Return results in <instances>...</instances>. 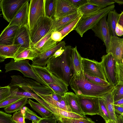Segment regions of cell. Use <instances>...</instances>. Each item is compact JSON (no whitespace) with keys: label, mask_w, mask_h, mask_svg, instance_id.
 <instances>
[{"label":"cell","mask_w":123,"mask_h":123,"mask_svg":"<svg viewBox=\"0 0 123 123\" xmlns=\"http://www.w3.org/2000/svg\"><path fill=\"white\" fill-rule=\"evenodd\" d=\"M11 94V88L9 85L0 87V102L9 97Z\"/></svg>","instance_id":"41"},{"label":"cell","mask_w":123,"mask_h":123,"mask_svg":"<svg viewBox=\"0 0 123 123\" xmlns=\"http://www.w3.org/2000/svg\"><path fill=\"white\" fill-rule=\"evenodd\" d=\"M114 105L123 107V98L114 102Z\"/></svg>","instance_id":"53"},{"label":"cell","mask_w":123,"mask_h":123,"mask_svg":"<svg viewBox=\"0 0 123 123\" xmlns=\"http://www.w3.org/2000/svg\"><path fill=\"white\" fill-rule=\"evenodd\" d=\"M76 95L100 97L112 91L114 86H105L92 82L85 77L84 72L80 76L73 77L69 84Z\"/></svg>","instance_id":"2"},{"label":"cell","mask_w":123,"mask_h":123,"mask_svg":"<svg viewBox=\"0 0 123 123\" xmlns=\"http://www.w3.org/2000/svg\"><path fill=\"white\" fill-rule=\"evenodd\" d=\"M102 9V7L88 2L79 7L78 12L82 16L84 15L96 12Z\"/></svg>","instance_id":"29"},{"label":"cell","mask_w":123,"mask_h":123,"mask_svg":"<svg viewBox=\"0 0 123 123\" xmlns=\"http://www.w3.org/2000/svg\"><path fill=\"white\" fill-rule=\"evenodd\" d=\"M20 48L14 45L0 44V61L3 62L7 58L14 59L16 57Z\"/></svg>","instance_id":"24"},{"label":"cell","mask_w":123,"mask_h":123,"mask_svg":"<svg viewBox=\"0 0 123 123\" xmlns=\"http://www.w3.org/2000/svg\"><path fill=\"white\" fill-rule=\"evenodd\" d=\"M114 101L123 98V85L117 84L113 90Z\"/></svg>","instance_id":"38"},{"label":"cell","mask_w":123,"mask_h":123,"mask_svg":"<svg viewBox=\"0 0 123 123\" xmlns=\"http://www.w3.org/2000/svg\"><path fill=\"white\" fill-rule=\"evenodd\" d=\"M82 62L84 72L108 81L101 62L82 57Z\"/></svg>","instance_id":"9"},{"label":"cell","mask_w":123,"mask_h":123,"mask_svg":"<svg viewBox=\"0 0 123 123\" xmlns=\"http://www.w3.org/2000/svg\"><path fill=\"white\" fill-rule=\"evenodd\" d=\"M115 32L117 36H121L123 35V28L118 23L116 26Z\"/></svg>","instance_id":"49"},{"label":"cell","mask_w":123,"mask_h":123,"mask_svg":"<svg viewBox=\"0 0 123 123\" xmlns=\"http://www.w3.org/2000/svg\"><path fill=\"white\" fill-rule=\"evenodd\" d=\"M98 99L101 116L105 120V122L111 123L110 117L104 100L101 97L98 98Z\"/></svg>","instance_id":"35"},{"label":"cell","mask_w":123,"mask_h":123,"mask_svg":"<svg viewBox=\"0 0 123 123\" xmlns=\"http://www.w3.org/2000/svg\"><path fill=\"white\" fill-rule=\"evenodd\" d=\"M54 22L53 20L46 16L39 18L29 31L31 47L53 30Z\"/></svg>","instance_id":"5"},{"label":"cell","mask_w":123,"mask_h":123,"mask_svg":"<svg viewBox=\"0 0 123 123\" xmlns=\"http://www.w3.org/2000/svg\"><path fill=\"white\" fill-rule=\"evenodd\" d=\"M107 123H111L110 122Z\"/></svg>","instance_id":"60"},{"label":"cell","mask_w":123,"mask_h":123,"mask_svg":"<svg viewBox=\"0 0 123 123\" xmlns=\"http://www.w3.org/2000/svg\"><path fill=\"white\" fill-rule=\"evenodd\" d=\"M117 116V123H123V115H120Z\"/></svg>","instance_id":"55"},{"label":"cell","mask_w":123,"mask_h":123,"mask_svg":"<svg viewBox=\"0 0 123 123\" xmlns=\"http://www.w3.org/2000/svg\"><path fill=\"white\" fill-rule=\"evenodd\" d=\"M88 2L92 3L103 8L107 6L114 4L115 2L113 0H88Z\"/></svg>","instance_id":"42"},{"label":"cell","mask_w":123,"mask_h":123,"mask_svg":"<svg viewBox=\"0 0 123 123\" xmlns=\"http://www.w3.org/2000/svg\"><path fill=\"white\" fill-rule=\"evenodd\" d=\"M32 123H34L33 122V121H32Z\"/></svg>","instance_id":"58"},{"label":"cell","mask_w":123,"mask_h":123,"mask_svg":"<svg viewBox=\"0 0 123 123\" xmlns=\"http://www.w3.org/2000/svg\"><path fill=\"white\" fill-rule=\"evenodd\" d=\"M28 98H25L21 99L4 108L5 112L8 113L18 111L23 109L28 103Z\"/></svg>","instance_id":"30"},{"label":"cell","mask_w":123,"mask_h":123,"mask_svg":"<svg viewBox=\"0 0 123 123\" xmlns=\"http://www.w3.org/2000/svg\"><path fill=\"white\" fill-rule=\"evenodd\" d=\"M58 123H95L89 118L76 119L61 117L57 119Z\"/></svg>","instance_id":"32"},{"label":"cell","mask_w":123,"mask_h":123,"mask_svg":"<svg viewBox=\"0 0 123 123\" xmlns=\"http://www.w3.org/2000/svg\"><path fill=\"white\" fill-rule=\"evenodd\" d=\"M29 59L15 62L13 59L5 65V72L13 70L18 71L21 72L25 77L30 78L41 84L50 87L41 77L35 72L32 66L29 62Z\"/></svg>","instance_id":"4"},{"label":"cell","mask_w":123,"mask_h":123,"mask_svg":"<svg viewBox=\"0 0 123 123\" xmlns=\"http://www.w3.org/2000/svg\"><path fill=\"white\" fill-rule=\"evenodd\" d=\"M76 95L80 109L85 115L101 116L98 98L83 95Z\"/></svg>","instance_id":"6"},{"label":"cell","mask_w":123,"mask_h":123,"mask_svg":"<svg viewBox=\"0 0 123 123\" xmlns=\"http://www.w3.org/2000/svg\"><path fill=\"white\" fill-rule=\"evenodd\" d=\"M107 16L102 18L92 29L95 35L104 42L106 47V53L109 48L111 37L106 19Z\"/></svg>","instance_id":"12"},{"label":"cell","mask_w":123,"mask_h":123,"mask_svg":"<svg viewBox=\"0 0 123 123\" xmlns=\"http://www.w3.org/2000/svg\"><path fill=\"white\" fill-rule=\"evenodd\" d=\"M62 54L56 58L53 56L49 60L46 68L51 73L68 85L73 78V73L70 62L73 48L69 45L64 47Z\"/></svg>","instance_id":"1"},{"label":"cell","mask_w":123,"mask_h":123,"mask_svg":"<svg viewBox=\"0 0 123 123\" xmlns=\"http://www.w3.org/2000/svg\"><path fill=\"white\" fill-rule=\"evenodd\" d=\"M105 123H106V122H105Z\"/></svg>","instance_id":"61"},{"label":"cell","mask_w":123,"mask_h":123,"mask_svg":"<svg viewBox=\"0 0 123 123\" xmlns=\"http://www.w3.org/2000/svg\"><path fill=\"white\" fill-rule=\"evenodd\" d=\"M56 0H45L44 10L45 16L54 19Z\"/></svg>","instance_id":"31"},{"label":"cell","mask_w":123,"mask_h":123,"mask_svg":"<svg viewBox=\"0 0 123 123\" xmlns=\"http://www.w3.org/2000/svg\"><path fill=\"white\" fill-rule=\"evenodd\" d=\"M38 53L32 49L20 48L13 59L15 62L29 59L32 61L38 56Z\"/></svg>","instance_id":"26"},{"label":"cell","mask_w":123,"mask_h":123,"mask_svg":"<svg viewBox=\"0 0 123 123\" xmlns=\"http://www.w3.org/2000/svg\"><path fill=\"white\" fill-rule=\"evenodd\" d=\"M84 74L86 79L93 83L105 86L111 85L108 81L99 78L90 76L85 72H84Z\"/></svg>","instance_id":"39"},{"label":"cell","mask_w":123,"mask_h":123,"mask_svg":"<svg viewBox=\"0 0 123 123\" xmlns=\"http://www.w3.org/2000/svg\"><path fill=\"white\" fill-rule=\"evenodd\" d=\"M64 41L59 42L55 47L41 54L32 61V66L46 67L49 60L53 56L55 53L61 47L65 46Z\"/></svg>","instance_id":"14"},{"label":"cell","mask_w":123,"mask_h":123,"mask_svg":"<svg viewBox=\"0 0 123 123\" xmlns=\"http://www.w3.org/2000/svg\"><path fill=\"white\" fill-rule=\"evenodd\" d=\"M62 34L60 31H53L51 37L53 40L58 42H60L62 39Z\"/></svg>","instance_id":"47"},{"label":"cell","mask_w":123,"mask_h":123,"mask_svg":"<svg viewBox=\"0 0 123 123\" xmlns=\"http://www.w3.org/2000/svg\"><path fill=\"white\" fill-rule=\"evenodd\" d=\"M12 117V115L0 111V123H15Z\"/></svg>","instance_id":"44"},{"label":"cell","mask_w":123,"mask_h":123,"mask_svg":"<svg viewBox=\"0 0 123 123\" xmlns=\"http://www.w3.org/2000/svg\"><path fill=\"white\" fill-rule=\"evenodd\" d=\"M118 23L123 28V11L120 14Z\"/></svg>","instance_id":"54"},{"label":"cell","mask_w":123,"mask_h":123,"mask_svg":"<svg viewBox=\"0 0 123 123\" xmlns=\"http://www.w3.org/2000/svg\"><path fill=\"white\" fill-rule=\"evenodd\" d=\"M113 90L100 97L104 101L110 117L111 123H117V117L115 111Z\"/></svg>","instance_id":"22"},{"label":"cell","mask_w":123,"mask_h":123,"mask_svg":"<svg viewBox=\"0 0 123 123\" xmlns=\"http://www.w3.org/2000/svg\"><path fill=\"white\" fill-rule=\"evenodd\" d=\"M19 27L16 25L6 27L0 36V44L12 45L16 32Z\"/></svg>","instance_id":"20"},{"label":"cell","mask_w":123,"mask_h":123,"mask_svg":"<svg viewBox=\"0 0 123 123\" xmlns=\"http://www.w3.org/2000/svg\"><path fill=\"white\" fill-rule=\"evenodd\" d=\"M101 59V62L107 80L111 85L114 87L117 85L116 62L110 53L103 55Z\"/></svg>","instance_id":"10"},{"label":"cell","mask_w":123,"mask_h":123,"mask_svg":"<svg viewBox=\"0 0 123 123\" xmlns=\"http://www.w3.org/2000/svg\"><path fill=\"white\" fill-rule=\"evenodd\" d=\"M34 123H37L36 122H33Z\"/></svg>","instance_id":"59"},{"label":"cell","mask_w":123,"mask_h":123,"mask_svg":"<svg viewBox=\"0 0 123 123\" xmlns=\"http://www.w3.org/2000/svg\"><path fill=\"white\" fill-rule=\"evenodd\" d=\"M120 14H119L115 10H113L108 14L107 23L109 28L111 36L118 37L116 35L115 30L118 23Z\"/></svg>","instance_id":"27"},{"label":"cell","mask_w":123,"mask_h":123,"mask_svg":"<svg viewBox=\"0 0 123 123\" xmlns=\"http://www.w3.org/2000/svg\"><path fill=\"white\" fill-rule=\"evenodd\" d=\"M78 10L68 0H56L54 20L78 12Z\"/></svg>","instance_id":"15"},{"label":"cell","mask_w":123,"mask_h":123,"mask_svg":"<svg viewBox=\"0 0 123 123\" xmlns=\"http://www.w3.org/2000/svg\"></svg>","instance_id":"62"},{"label":"cell","mask_w":123,"mask_h":123,"mask_svg":"<svg viewBox=\"0 0 123 123\" xmlns=\"http://www.w3.org/2000/svg\"><path fill=\"white\" fill-rule=\"evenodd\" d=\"M28 103L31 108L40 115L42 118H47L53 116V113L39 102H34L31 99Z\"/></svg>","instance_id":"28"},{"label":"cell","mask_w":123,"mask_h":123,"mask_svg":"<svg viewBox=\"0 0 123 123\" xmlns=\"http://www.w3.org/2000/svg\"><path fill=\"white\" fill-rule=\"evenodd\" d=\"M45 0H31L29 5L28 28L31 31L39 18L45 16Z\"/></svg>","instance_id":"8"},{"label":"cell","mask_w":123,"mask_h":123,"mask_svg":"<svg viewBox=\"0 0 123 123\" xmlns=\"http://www.w3.org/2000/svg\"><path fill=\"white\" fill-rule=\"evenodd\" d=\"M111 53L116 62L122 63L123 56V38L111 36L109 48L107 54Z\"/></svg>","instance_id":"17"},{"label":"cell","mask_w":123,"mask_h":123,"mask_svg":"<svg viewBox=\"0 0 123 123\" xmlns=\"http://www.w3.org/2000/svg\"><path fill=\"white\" fill-rule=\"evenodd\" d=\"M115 6L112 5L93 13L82 16L74 30L82 37L85 33L92 29L102 18L113 10Z\"/></svg>","instance_id":"3"},{"label":"cell","mask_w":123,"mask_h":123,"mask_svg":"<svg viewBox=\"0 0 123 123\" xmlns=\"http://www.w3.org/2000/svg\"><path fill=\"white\" fill-rule=\"evenodd\" d=\"M116 79L117 84L123 85V65L116 62Z\"/></svg>","instance_id":"36"},{"label":"cell","mask_w":123,"mask_h":123,"mask_svg":"<svg viewBox=\"0 0 123 123\" xmlns=\"http://www.w3.org/2000/svg\"><path fill=\"white\" fill-rule=\"evenodd\" d=\"M57 120L54 116L44 118H42L38 123H57Z\"/></svg>","instance_id":"48"},{"label":"cell","mask_w":123,"mask_h":123,"mask_svg":"<svg viewBox=\"0 0 123 123\" xmlns=\"http://www.w3.org/2000/svg\"><path fill=\"white\" fill-rule=\"evenodd\" d=\"M122 63L123 64V56L122 60Z\"/></svg>","instance_id":"57"},{"label":"cell","mask_w":123,"mask_h":123,"mask_svg":"<svg viewBox=\"0 0 123 123\" xmlns=\"http://www.w3.org/2000/svg\"><path fill=\"white\" fill-rule=\"evenodd\" d=\"M48 85L53 90L54 92L62 96H64L65 94L68 92L66 90L56 84H48Z\"/></svg>","instance_id":"45"},{"label":"cell","mask_w":123,"mask_h":123,"mask_svg":"<svg viewBox=\"0 0 123 123\" xmlns=\"http://www.w3.org/2000/svg\"><path fill=\"white\" fill-rule=\"evenodd\" d=\"M82 16L81 15H80L71 23L63 28L60 31L62 34V39L71 31L74 30Z\"/></svg>","instance_id":"34"},{"label":"cell","mask_w":123,"mask_h":123,"mask_svg":"<svg viewBox=\"0 0 123 123\" xmlns=\"http://www.w3.org/2000/svg\"><path fill=\"white\" fill-rule=\"evenodd\" d=\"M29 1L28 0L25 3L7 26L16 25L28 28Z\"/></svg>","instance_id":"16"},{"label":"cell","mask_w":123,"mask_h":123,"mask_svg":"<svg viewBox=\"0 0 123 123\" xmlns=\"http://www.w3.org/2000/svg\"><path fill=\"white\" fill-rule=\"evenodd\" d=\"M12 117L13 120L15 123H26L25 120L23 109L14 112Z\"/></svg>","instance_id":"43"},{"label":"cell","mask_w":123,"mask_h":123,"mask_svg":"<svg viewBox=\"0 0 123 123\" xmlns=\"http://www.w3.org/2000/svg\"><path fill=\"white\" fill-rule=\"evenodd\" d=\"M53 29L38 42L33 45L32 49L38 54H41L55 47L58 42L55 41L51 37Z\"/></svg>","instance_id":"18"},{"label":"cell","mask_w":123,"mask_h":123,"mask_svg":"<svg viewBox=\"0 0 123 123\" xmlns=\"http://www.w3.org/2000/svg\"><path fill=\"white\" fill-rule=\"evenodd\" d=\"M24 98L18 96L10 97L0 102V108H5Z\"/></svg>","instance_id":"40"},{"label":"cell","mask_w":123,"mask_h":123,"mask_svg":"<svg viewBox=\"0 0 123 123\" xmlns=\"http://www.w3.org/2000/svg\"><path fill=\"white\" fill-rule=\"evenodd\" d=\"M35 72L48 84H54L68 91L69 86L61 79L56 76L45 67L32 66Z\"/></svg>","instance_id":"11"},{"label":"cell","mask_w":123,"mask_h":123,"mask_svg":"<svg viewBox=\"0 0 123 123\" xmlns=\"http://www.w3.org/2000/svg\"></svg>","instance_id":"63"},{"label":"cell","mask_w":123,"mask_h":123,"mask_svg":"<svg viewBox=\"0 0 123 123\" xmlns=\"http://www.w3.org/2000/svg\"><path fill=\"white\" fill-rule=\"evenodd\" d=\"M68 104L72 112L86 117L82 111L76 95L73 92H68L64 95Z\"/></svg>","instance_id":"25"},{"label":"cell","mask_w":123,"mask_h":123,"mask_svg":"<svg viewBox=\"0 0 123 123\" xmlns=\"http://www.w3.org/2000/svg\"><path fill=\"white\" fill-rule=\"evenodd\" d=\"M82 58L77 49L76 46L73 48L70 57L71 65L73 73V77H79L84 73Z\"/></svg>","instance_id":"19"},{"label":"cell","mask_w":123,"mask_h":123,"mask_svg":"<svg viewBox=\"0 0 123 123\" xmlns=\"http://www.w3.org/2000/svg\"><path fill=\"white\" fill-rule=\"evenodd\" d=\"M25 119L31 120L32 121L38 123L42 118L38 116L35 112L28 107L24 106L22 109Z\"/></svg>","instance_id":"33"},{"label":"cell","mask_w":123,"mask_h":123,"mask_svg":"<svg viewBox=\"0 0 123 123\" xmlns=\"http://www.w3.org/2000/svg\"><path fill=\"white\" fill-rule=\"evenodd\" d=\"M13 44L20 48L32 49L29 30L27 27L22 26L19 27Z\"/></svg>","instance_id":"13"},{"label":"cell","mask_w":123,"mask_h":123,"mask_svg":"<svg viewBox=\"0 0 123 123\" xmlns=\"http://www.w3.org/2000/svg\"><path fill=\"white\" fill-rule=\"evenodd\" d=\"M11 94L10 97L18 96L34 99L29 92L25 91L20 90L18 88H11Z\"/></svg>","instance_id":"37"},{"label":"cell","mask_w":123,"mask_h":123,"mask_svg":"<svg viewBox=\"0 0 123 123\" xmlns=\"http://www.w3.org/2000/svg\"><path fill=\"white\" fill-rule=\"evenodd\" d=\"M115 3H116L119 4H123V0H113Z\"/></svg>","instance_id":"56"},{"label":"cell","mask_w":123,"mask_h":123,"mask_svg":"<svg viewBox=\"0 0 123 123\" xmlns=\"http://www.w3.org/2000/svg\"><path fill=\"white\" fill-rule=\"evenodd\" d=\"M80 15L77 12L54 20L53 31H60Z\"/></svg>","instance_id":"23"},{"label":"cell","mask_w":123,"mask_h":123,"mask_svg":"<svg viewBox=\"0 0 123 123\" xmlns=\"http://www.w3.org/2000/svg\"><path fill=\"white\" fill-rule=\"evenodd\" d=\"M28 0H0L3 18L9 23Z\"/></svg>","instance_id":"7"},{"label":"cell","mask_w":123,"mask_h":123,"mask_svg":"<svg viewBox=\"0 0 123 123\" xmlns=\"http://www.w3.org/2000/svg\"><path fill=\"white\" fill-rule=\"evenodd\" d=\"M64 46L62 47L57 50L53 56L55 57L56 58L61 55L64 51Z\"/></svg>","instance_id":"51"},{"label":"cell","mask_w":123,"mask_h":123,"mask_svg":"<svg viewBox=\"0 0 123 123\" xmlns=\"http://www.w3.org/2000/svg\"><path fill=\"white\" fill-rule=\"evenodd\" d=\"M35 93L44 102L52 106L72 112L64 95L60 102H59L54 99L50 94L45 95L37 93Z\"/></svg>","instance_id":"21"},{"label":"cell","mask_w":123,"mask_h":123,"mask_svg":"<svg viewBox=\"0 0 123 123\" xmlns=\"http://www.w3.org/2000/svg\"><path fill=\"white\" fill-rule=\"evenodd\" d=\"M68 0L77 9L88 2V0Z\"/></svg>","instance_id":"46"},{"label":"cell","mask_w":123,"mask_h":123,"mask_svg":"<svg viewBox=\"0 0 123 123\" xmlns=\"http://www.w3.org/2000/svg\"><path fill=\"white\" fill-rule=\"evenodd\" d=\"M50 95L54 99L59 102H60L63 96H62L54 92Z\"/></svg>","instance_id":"50"},{"label":"cell","mask_w":123,"mask_h":123,"mask_svg":"<svg viewBox=\"0 0 123 123\" xmlns=\"http://www.w3.org/2000/svg\"><path fill=\"white\" fill-rule=\"evenodd\" d=\"M114 109L115 113L123 115V107L114 105Z\"/></svg>","instance_id":"52"}]
</instances>
